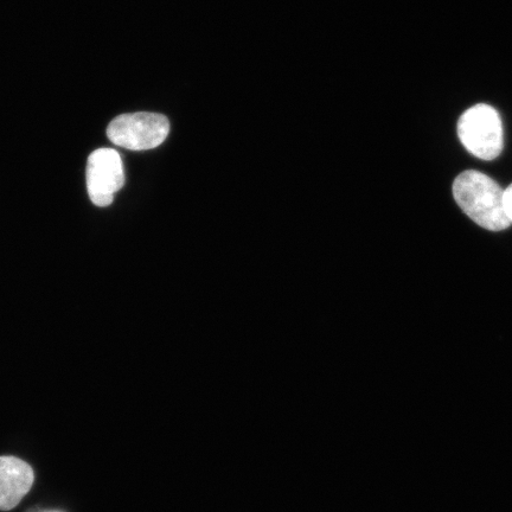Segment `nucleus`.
<instances>
[{
	"label": "nucleus",
	"instance_id": "f257e3e1",
	"mask_svg": "<svg viewBox=\"0 0 512 512\" xmlns=\"http://www.w3.org/2000/svg\"><path fill=\"white\" fill-rule=\"evenodd\" d=\"M452 191L459 208L479 227L502 232L511 226L504 208V190L489 176L464 171L454 181Z\"/></svg>",
	"mask_w": 512,
	"mask_h": 512
},
{
	"label": "nucleus",
	"instance_id": "f03ea898",
	"mask_svg": "<svg viewBox=\"0 0 512 512\" xmlns=\"http://www.w3.org/2000/svg\"><path fill=\"white\" fill-rule=\"evenodd\" d=\"M458 136L465 149L482 160H494L504 145L503 124L494 107L480 104L458 121Z\"/></svg>",
	"mask_w": 512,
	"mask_h": 512
},
{
	"label": "nucleus",
	"instance_id": "7ed1b4c3",
	"mask_svg": "<svg viewBox=\"0 0 512 512\" xmlns=\"http://www.w3.org/2000/svg\"><path fill=\"white\" fill-rule=\"evenodd\" d=\"M169 132L168 118L146 112L119 115L107 128L113 144L132 151L156 149L165 142Z\"/></svg>",
	"mask_w": 512,
	"mask_h": 512
},
{
	"label": "nucleus",
	"instance_id": "20e7f679",
	"mask_svg": "<svg viewBox=\"0 0 512 512\" xmlns=\"http://www.w3.org/2000/svg\"><path fill=\"white\" fill-rule=\"evenodd\" d=\"M123 160L113 149H99L92 153L87 163V189L95 206H110L115 194L124 187Z\"/></svg>",
	"mask_w": 512,
	"mask_h": 512
},
{
	"label": "nucleus",
	"instance_id": "39448f33",
	"mask_svg": "<svg viewBox=\"0 0 512 512\" xmlns=\"http://www.w3.org/2000/svg\"><path fill=\"white\" fill-rule=\"evenodd\" d=\"M34 479L28 463L15 457H0V510L15 509L29 494Z\"/></svg>",
	"mask_w": 512,
	"mask_h": 512
},
{
	"label": "nucleus",
	"instance_id": "423d86ee",
	"mask_svg": "<svg viewBox=\"0 0 512 512\" xmlns=\"http://www.w3.org/2000/svg\"><path fill=\"white\" fill-rule=\"evenodd\" d=\"M504 208L509 220L512 222V184L504 190Z\"/></svg>",
	"mask_w": 512,
	"mask_h": 512
},
{
	"label": "nucleus",
	"instance_id": "0eeeda50",
	"mask_svg": "<svg viewBox=\"0 0 512 512\" xmlns=\"http://www.w3.org/2000/svg\"><path fill=\"white\" fill-rule=\"evenodd\" d=\"M51 512H57V511H51Z\"/></svg>",
	"mask_w": 512,
	"mask_h": 512
}]
</instances>
